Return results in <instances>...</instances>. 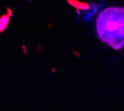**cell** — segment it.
<instances>
[{"label":"cell","instance_id":"cell-2","mask_svg":"<svg viewBox=\"0 0 124 111\" xmlns=\"http://www.w3.org/2000/svg\"><path fill=\"white\" fill-rule=\"evenodd\" d=\"M10 18L11 17L9 16L8 13L7 15H2L0 17V33L7 29V27L9 26V22H10Z\"/></svg>","mask_w":124,"mask_h":111},{"label":"cell","instance_id":"cell-1","mask_svg":"<svg viewBox=\"0 0 124 111\" xmlns=\"http://www.w3.org/2000/svg\"><path fill=\"white\" fill-rule=\"evenodd\" d=\"M96 31L103 42L114 49L124 45V8H110L103 10L96 20Z\"/></svg>","mask_w":124,"mask_h":111},{"label":"cell","instance_id":"cell-3","mask_svg":"<svg viewBox=\"0 0 124 111\" xmlns=\"http://www.w3.org/2000/svg\"><path fill=\"white\" fill-rule=\"evenodd\" d=\"M7 11H8V12H7V13H8L9 16H10V17H12V10H11V9L9 8V7H8V8H7Z\"/></svg>","mask_w":124,"mask_h":111}]
</instances>
